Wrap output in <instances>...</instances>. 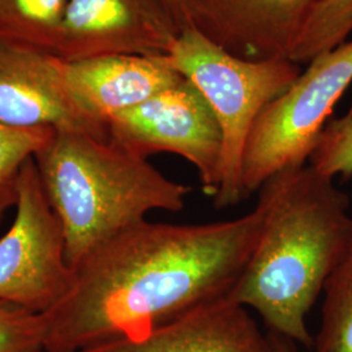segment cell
<instances>
[{
  "label": "cell",
  "instance_id": "obj_1",
  "mask_svg": "<svg viewBox=\"0 0 352 352\" xmlns=\"http://www.w3.org/2000/svg\"><path fill=\"white\" fill-rule=\"evenodd\" d=\"M264 206L212 223L148 219L103 244L75 269L69 295L45 317V350L82 352L138 338L227 298L264 227Z\"/></svg>",
  "mask_w": 352,
  "mask_h": 352
},
{
  "label": "cell",
  "instance_id": "obj_2",
  "mask_svg": "<svg viewBox=\"0 0 352 352\" xmlns=\"http://www.w3.org/2000/svg\"><path fill=\"white\" fill-rule=\"evenodd\" d=\"M261 235L227 296L253 309L272 334L307 349V316L352 239L350 197L309 164L272 176L260 188Z\"/></svg>",
  "mask_w": 352,
  "mask_h": 352
},
{
  "label": "cell",
  "instance_id": "obj_3",
  "mask_svg": "<svg viewBox=\"0 0 352 352\" xmlns=\"http://www.w3.org/2000/svg\"><path fill=\"white\" fill-rule=\"evenodd\" d=\"M33 158L74 270L151 212L183 210L190 192L148 160L88 132H54Z\"/></svg>",
  "mask_w": 352,
  "mask_h": 352
},
{
  "label": "cell",
  "instance_id": "obj_4",
  "mask_svg": "<svg viewBox=\"0 0 352 352\" xmlns=\"http://www.w3.org/2000/svg\"><path fill=\"white\" fill-rule=\"evenodd\" d=\"M167 62L200 89L223 132L221 183L214 196L218 209L245 200L241 173L245 145L260 113L300 75L291 60L248 62L230 55L196 29L179 34Z\"/></svg>",
  "mask_w": 352,
  "mask_h": 352
},
{
  "label": "cell",
  "instance_id": "obj_5",
  "mask_svg": "<svg viewBox=\"0 0 352 352\" xmlns=\"http://www.w3.org/2000/svg\"><path fill=\"white\" fill-rule=\"evenodd\" d=\"M352 82V41L317 55L270 102L252 128L243 158L245 199L278 173L308 164L334 106Z\"/></svg>",
  "mask_w": 352,
  "mask_h": 352
},
{
  "label": "cell",
  "instance_id": "obj_6",
  "mask_svg": "<svg viewBox=\"0 0 352 352\" xmlns=\"http://www.w3.org/2000/svg\"><path fill=\"white\" fill-rule=\"evenodd\" d=\"M14 208L12 226L0 238V302L46 315L69 295L76 273L34 158L21 167Z\"/></svg>",
  "mask_w": 352,
  "mask_h": 352
},
{
  "label": "cell",
  "instance_id": "obj_7",
  "mask_svg": "<svg viewBox=\"0 0 352 352\" xmlns=\"http://www.w3.org/2000/svg\"><path fill=\"white\" fill-rule=\"evenodd\" d=\"M109 138L126 151L148 160L174 153L193 164L204 190L215 196L222 171L223 132L210 103L183 77L109 122Z\"/></svg>",
  "mask_w": 352,
  "mask_h": 352
},
{
  "label": "cell",
  "instance_id": "obj_8",
  "mask_svg": "<svg viewBox=\"0 0 352 352\" xmlns=\"http://www.w3.org/2000/svg\"><path fill=\"white\" fill-rule=\"evenodd\" d=\"M180 30L161 0H69L54 55L164 56Z\"/></svg>",
  "mask_w": 352,
  "mask_h": 352
},
{
  "label": "cell",
  "instance_id": "obj_9",
  "mask_svg": "<svg viewBox=\"0 0 352 352\" xmlns=\"http://www.w3.org/2000/svg\"><path fill=\"white\" fill-rule=\"evenodd\" d=\"M0 126L78 131L109 138L77 106L58 56L0 42Z\"/></svg>",
  "mask_w": 352,
  "mask_h": 352
},
{
  "label": "cell",
  "instance_id": "obj_10",
  "mask_svg": "<svg viewBox=\"0 0 352 352\" xmlns=\"http://www.w3.org/2000/svg\"><path fill=\"white\" fill-rule=\"evenodd\" d=\"M318 1L192 0V28L243 60H291Z\"/></svg>",
  "mask_w": 352,
  "mask_h": 352
},
{
  "label": "cell",
  "instance_id": "obj_11",
  "mask_svg": "<svg viewBox=\"0 0 352 352\" xmlns=\"http://www.w3.org/2000/svg\"><path fill=\"white\" fill-rule=\"evenodd\" d=\"M82 352H278L250 309L223 298L138 338H122Z\"/></svg>",
  "mask_w": 352,
  "mask_h": 352
},
{
  "label": "cell",
  "instance_id": "obj_12",
  "mask_svg": "<svg viewBox=\"0 0 352 352\" xmlns=\"http://www.w3.org/2000/svg\"><path fill=\"white\" fill-rule=\"evenodd\" d=\"M182 78L166 55H103L65 62V81L77 106L104 129L115 115L146 101Z\"/></svg>",
  "mask_w": 352,
  "mask_h": 352
},
{
  "label": "cell",
  "instance_id": "obj_13",
  "mask_svg": "<svg viewBox=\"0 0 352 352\" xmlns=\"http://www.w3.org/2000/svg\"><path fill=\"white\" fill-rule=\"evenodd\" d=\"M69 0H0V42L52 54Z\"/></svg>",
  "mask_w": 352,
  "mask_h": 352
},
{
  "label": "cell",
  "instance_id": "obj_14",
  "mask_svg": "<svg viewBox=\"0 0 352 352\" xmlns=\"http://www.w3.org/2000/svg\"><path fill=\"white\" fill-rule=\"evenodd\" d=\"M315 352H352V239L324 289Z\"/></svg>",
  "mask_w": 352,
  "mask_h": 352
},
{
  "label": "cell",
  "instance_id": "obj_15",
  "mask_svg": "<svg viewBox=\"0 0 352 352\" xmlns=\"http://www.w3.org/2000/svg\"><path fill=\"white\" fill-rule=\"evenodd\" d=\"M352 33V0H320L307 20L291 62L309 63L333 50Z\"/></svg>",
  "mask_w": 352,
  "mask_h": 352
},
{
  "label": "cell",
  "instance_id": "obj_16",
  "mask_svg": "<svg viewBox=\"0 0 352 352\" xmlns=\"http://www.w3.org/2000/svg\"><path fill=\"white\" fill-rule=\"evenodd\" d=\"M54 132L46 128L14 129L0 126V217L16 204L23 164L36 155Z\"/></svg>",
  "mask_w": 352,
  "mask_h": 352
},
{
  "label": "cell",
  "instance_id": "obj_17",
  "mask_svg": "<svg viewBox=\"0 0 352 352\" xmlns=\"http://www.w3.org/2000/svg\"><path fill=\"white\" fill-rule=\"evenodd\" d=\"M321 175L352 177V113L327 122L308 160Z\"/></svg>",
  "mask_w": 352,
  "mask_h": 352
},
{
  "label": "cell",
  "instance_id": "obj_18",
  "mask_svg": "<svg viewBox=\"0 0 352 352\" xmlns=\"http://www.w3.org/2000/svg\"><path fill=\"white\" fill-rule=\"evenodd\" d=\"M45 317L0 302V352H45Z\"/></svg>",
  "mask_w": 352,
  "mask_h": 352
},
{
  "label": "cell",
  "instance_id": "obj_19",
  "mask_svg": "<svg viewBox=\"0 0 352 352\" xmlns=\"http://www.w3.org/2000/svg\"><path fill=\"white\" fill-rule=\"evenodd\" d=\"M180 33L192 28V0H161Z\"/></svg>",
  "mask_w": 352,
  "mask_h": 352
},
{
  "label": "cell",
  "instance_id": "obj_20",
  "mask_svg": "<svg viewBox=\"0 0 352 352\" xmlns=\"http://www.w3.org/2000/svg\"><path fill=\"white\" fill-rule=\"evenodd\" d=\"M273 338H274V342H276L278 352H296L295 343H292L291 340H286L283 337H279V336H276V334H273Z\"/></svg>",
  "mask_w": 352,
  "mask_h": 352
},
{
  "label": "cell",
  "instance_id": "obj_21",
  "mask_svg": "<svg viewBox=\"0 0 352 352\" xmlns=\"http://www.w3.org/2000/svg\"><path fill=\"white\" fill-rule=\"evenodd\" d=\"M45 352H50V351H45Z\"/></svg>",
  "mask_w": 352,
  "mask_h": 352
}]
</instances>
